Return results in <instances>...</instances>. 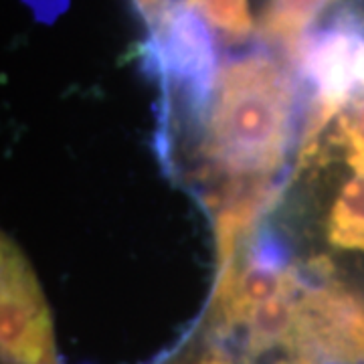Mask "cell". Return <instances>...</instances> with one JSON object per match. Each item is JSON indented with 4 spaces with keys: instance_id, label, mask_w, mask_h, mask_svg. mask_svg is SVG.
<instances>
[{
    "instance_id": "9c48e42d",
    "label": "cell",
    "mask_w": 364,
    "mask_h": 364,
    "mask_svg": "<svg viewBox=\"0 0 364 364\" xmlns=\"http://www.w3.org/2000/svg\"><path fill=\"white\" fill-rule=\"evenodd\" d=\"M328 239L334 247L364 251V174L342 186L330 213Z\"/></svg>"
},
{
    "instance_id": "4fadbf2b",
    "label": "cell",
    "mask_w": 364,
    "mask_h": 364,
    "mask_svg": "<svg viewBox=\"0 0 364 364\" xmlns=\"http://www.w3.org/2000/svg\"><path fill=\"white\" fill-rule=\"evenodd\" d=\"M348 164L356 174H364V144H348Z\"/></svg>"
},
{
    "instance_id": "7a4b0ae2",
    "label": "cell",
    "mask_w": 364,
    "mask_h": 364,
    "mask_svg": "<svg viewBox=\"0 0 364 364\" xmlns=\"http://www.w3.org/2000/svg\"><path fill=\"white\" fill-rule=\"evenodd\" d=\"M299 75L312 83L314 107L304 136V158L342 107L364 97V13L342 9L324 28L306 35L294 57Z\"/></svg>"
},
{
    "instance_id": "30bf717a",
    "label": "cell",
    "mask_w": 364,
    "mask_h": 364,
    "mask_svg": "<svg viewBox=\"0 0 364 364\" xmlns=\"http://www.w3.org/2000/svg\"><path fill=\"white\" fill-rule=\"evenodd\" d=\"M208 26L221 31L227 39L241 41L253 31L249 0H186Z\"/></svg>"
},
{
    "instance_id": "5b68a950",
    "label": "cell",
    "mask_w": 364,
    "mask_h": 364,
    "mask_svg": "<svg viewBox=\"0 0 364 364\" xmlns=\"http://www.w3.org/2000/svg\"><path fill=\"white\" fill-rule=\"evenodd\" d=\"M286 346L310 364L363 363L364 299L338 282L304 291Z\"/></svg>"
},
{
    "instance_id": "8fae6325",
    "label": "cell",
    "mask_w": 364,
    "mask_h": 364,
    "mask_svg": "<svg viewBox=\"0 0 364 364\" xmlns=\"http://www.w3.org/2000/svg\"><path fill=\"white\" fill-rule=\"evenodd\" d=\"M245 265L272 273H287L291 269L289 241L273 225H263L249 239L245 249Z\"/></svg>"
},
{
    "instance_id": "6da1fadb",
    "label": "cell",
    "mask_w": 364,
    "mask_h": 364,
    "mask_svg": "<svg viewBox=\"0 0 364 364\" xmlns=\"http://www.w3.org/2000/svg\"><path fill=\"white\" fill-rule=\"evenodd\" d=\"M294 117V81L267 55L219 71L205 156L231 178H267L282 166Z\"/></svg>"
},
{
    "instance_id": "8992f818",
    "label": "cell",
    "mask_w": 364,
    "mask_h": 364,
    "mask_svg": "<svg viewBox=\"0 0 364 364\" xmlns=\"http://www.w3.org/2000/svg\"><path fill=\"white\" fill-rule=\"evenodd\" d=\"M282 191L279 184L267 178H235L225 193L213 200L217 210V255H219V275L227 277L237 273L235 253L239 241L257 221L261 213L272 205Z\"/></svg>"
},
{
    "instance_id": "9a60e30c",
    "label": "cell",
    "mask_w": 364,
    "mask_h": 364,
    "mask_svg": "<svg viewBox=\"0 0 364 364\" xmlns=\"http://www.w3.org/2000/svg\"><path fill=\"white\" fill-rule=\"evenodd\" d=\"M277 364H310V363H306V360H299V358H296V360H286V363H277Z\"/></svg>"
},
{
    "instance_id": "277c9868",
    "label": "cell",
    "mask_w": 364,
    "mask_h": 364,
    "mask_svg": "<svg viewBox=\"0 0 364 364\" xmlns=\"http://www.w3.org/2000/svg\"><path fill=\"white\" fill-rule=\"evenodd\" d=\"M0 346L14 364H57L49 306L31 263L9 237L0 253Z\"/></svg>"
},
{
    "instance_id": "ba28073f",
    "label": "cell",
    "mask_w": 364,
    "mask_h": 364,
    "mask_svg": "<svg viewBox=\"0 0 364 364\" xmlns=\"http://www.w3.org/2000/svg\"><path fill=\"white\" fill-rule=\"evenodd\" d=\"M334 0H269L263 13V35L296 57L308 28Z\"/></svg>"
},
{
    "instance_id": "5bb4252c",
    "label": "cell",
    "mask_w": 364,
    "mask_h": 364,
    "mask_svg": "<svg viewBox=\"0 0 364 364\" xmlns=\"http://www.w3.org/2000/svg\"><path fill=\"white\" fill-rule=\"evenodd\" d=\"M198 364H231V360H227L223 356H213V358H207V360H203V363Z\"/></svg>"
},
{
    "instance_id": "7c38bea8",
    "label": "cell",
    "mask_w": 364,
    "mask_h": 364,
    "mask_svg": "<svg viewBox=\"0 0 364 364\" xmlns=\"http://www.w3.org/2000/svg\"><path fill=\"white\" fill-rule=\"evenodd\" d=\"M338 140L344 146L364 144V97L352 102L350 107L340 116Z\"/></svg>"
},
{
    "instance_id": "3957f363",
    "label": "cell",
    "mask_w": 364,
    "mask_h": 364,
    "mask_svg": "<svg viewBox=\"0 0 364 364\" xmlns=\"http://www.w3.org/2000/svg\"><path fill=\"white\" fill-rule=\"evenodd\" d=\"M152 57L158 75L181 100L186 116L205 119L217 85V51L207 21L186 2H174L158 14L152 35Z\"/></svg>"
},
{
    "instance_id": "52a82bcc",
    "label": "cell",
    "mask_w": 364,
    "mask_h": 364,
    "mask_svg": "<svg viewBox=\"0 0 364 364\" xmlns=\"http://www.w3.org/2000/svg\"><path fill=\"white\" fill-rule=\"evenodd\" d=\"M299 289L291 287L284 294L259 304L247 318L245 354L255 358L277 344H287L294 332L298 314Z\"/></svg>"
}]
</instances>
